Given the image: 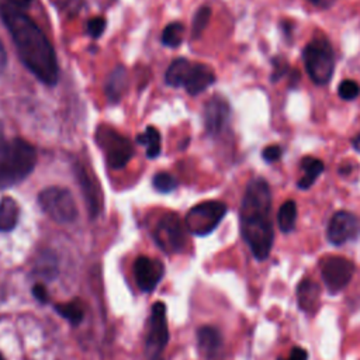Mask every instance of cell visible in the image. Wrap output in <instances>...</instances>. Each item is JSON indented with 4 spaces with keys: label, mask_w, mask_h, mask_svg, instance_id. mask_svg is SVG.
<instances>
[{
    "label": "cell",
    "mask_w": 360,
    "mask_h": 360,
    "mask_svg": "<svg viewBox=\"0 0 360 360\" xmlns=\"http://www.w3.org/2000/svg\"><path fill=\"white\" fill-rule=\"evenodd\" d=\"M183 34H184V25L179 21H173L163 28V32L160 37L162 44L169 48H177L183 41Z\"/></svg>",
    "instance_id": "23"
},
{
    "label": "cell",
    "mask_w": 360,
    "mask_h": 360,
    "mask_svg": "<svg viewBox=\"0 0 360 360\" xmlns=\"http://www.w3.org/2000/svg\"><path fill=\"white\" fill-rule=\"evenodd\" d=\"M307 1H309V3H312V4H318L321 0H307Z\"/></svg>",
    "instance_id": "38"
},
{
    "label": "cell",
    "mask_w": 360,
    "mask_h": 360,
    "mask_svg": "<svg viewBox=\"0 0 360 360\" xmlns=\"http://www.w3.org/2000/svg\"><path fill=\"white\" fill-rule=\"evenodd\" d=\"M6 3L21 10V8H27L31 4V0H6Z\"/></svg>",
    "instance_id": "35"
},
{
    "label": "cell",
    "mask_w": 360,
    "mask_h": 360,
    "mask_svg": "<svg viewBox=\"0 0 360 360\" xmlns=\"http://www.w3.org/2000/svg\"><path fill=\"white\" fill-rule=\"evenodd\" d=\"M204 128L211 136L219 135L228 125L231 117L229 103L221 96H212L204 107Z\"/></svg>",
    "instance_id": "14"
},
{
    "label": "cell",
    "mask_w": 360,
    "mask_h": 360,
    "mask_svg": "<svg viewBox=\"0 0 360 360\" xmlns=\"http://www.w3.org/2000/svg\"><path fill=\"white\" fill-rule=\"evenodd\" d=\"M353 146H354V149L357 152H360V134L353 139Z\"/></svg>",
    "instance_id": "37"
},
{
    "label": "cell",
    "mask_w": 360,
    "mask_h": 360,
    "mask_svg": "<svg viewBox=\"0 0 360 360\" xmlns=\"http://www.w3.org/2000/svg\"><path fill=\"white\" fill-rule=\"evenodd\" d=\"M278 360H283V359H278Z\"/></svg>",
    "instance_id": "40"
},
{
    "label": "cell",
    "mask_w": 360,
    "mask_h": 360,
    "mask_svg": "<svg viewBox=\"0 0 360 360\" xmlns=\"http://www.w3.org/2000/svg\"><path fill=\"white\" fill-rule=\"evenodd\" d=\"M53 1L69 14H76L83 4V0H53Z\"/></svg>",
    "instance_id": "30"
},
{
    "label": "cell",
    "mask_w": 360,
    "mask_h": 360,
    "mask_svg": "<svg viewBox=\"0 0 360 360\" xmlns=\"http://www.w3.org/2000/svg\"><path fill=\"white\" fill-rule=\"evenodd\" d=\"M32 294L39 302H46L48 301V292L42 284H35L32 287Z\"/></svg>",
    "instance_id": "33"
},
{
    "label": "cell",
    "mask_w": 360,
    "mask_h": 360,
    "mask_svg": "<svg viewBox=\"0 0 360 360\" xmlns=\"http://www.w3.org/2000/svg\"><path fill=\"white\" fill-rule=\"evenodd\" d=\"M240 233L257 260H266L271 252L274 231L271 222V191L262 177L252 179L243 193L239 211Z\"/></svg>",
    "instance_id": "2"
},
{
    "label": "cell",
    "mask_w": 360,
    "mask_h": 360,
    "mask_svg": "<svg viewBox=\"0 0 360 360\" xmlns=\"http://www.w3.org/2000/svg\"><path fill=\"white\" fill-rule=\"evenodd\" d=\"M8 142H10V141H7L6 134H4V125H3V122L0 121V152L8 145Z\"/></svg>",
    "instance_id": "36"
},
{
    "label": "cell",
    "mask_w": 360,
    "mask_h": 360,
    "mask_svg": "<svg viewBox=\"0 0 360 360\" xmlns=\"http://www.w3.org/2000/svg\"><path fill=\"white\" fill-rule=\"evenodd\" d=\"M301 167L304 170V176L298 180L297 186L301 190H307V188H309L315 183V180L323 172L325 165H323V162L321 159H316L314 156H305L301 160Z\"/></svg>",
    "instance_id": "19"
},
{
    "label": "cell",
    "mask_w": 360,
    "mask_h": 360,
    "mask_svg": "<svg viewBox=\"0 0 360 360\" xmlns=\"http://www.w3.org/2000/svg\"><path fill=\"white\" fill-rule=\"evenodd\" d=\"M0 17L22 65L46 86H55L59 79L58 59L44 31L24 11L7 3L0 4Z\"/></svg>",
    "instance_id": "1"
},
{
    "label": "cell",
    "mask_w": 360,
    "mask_h": 360,
    "mask_svg": "<svg viewBox=\"0 0 360 360\" xmlns=\"http://www.w3.org/2000/svg\"><path fill=\"white\" fill-rule=\"evenodd\" d=\"M165 82L172 87H184L188 94L197 96L215 82L214 70L204 63H193L186 58H176L165 73Z\"/></svg>",
    "instance_id": "4"
},
{
    "label": "cell",
    "mask_w": 360,
    "mask_h": 360,
    "mask_svg": "<svg viewBox=\"0 0 360 360\" xmlns=\"http://www.w3.org/2000/svg\"><path fill=\"white\" fill-rule=\"evenodd\" d=\"M226 214V205L222 201H202L190 208L184 218L186 229L197 236L211 233Z\"/></svg>",
    "instance_id": "8"
},
{
    "label": "cell",
    "mask_w": 360,
    "mask_h": 360,
    "mask_svg": "<svg viewBox=\"0 0 360 360\" xmlns=\"http://www.w3.org/2000/svg\"><path fill=\"white\" fill-rule=\"evenodd\" d=\"M35 163V148L22 138L11 139L0 152V190L10 188L28 177Z\"/></svg>",
    "instance_id": "3"
},
{
    "label": "cell",
    "mask_w": 360,
    "mask_h": 360,
    "mask_svg": "<svg viewBox=\"0 0 360 360\" xmlns=\"http://www.w3.org/2000/svg\"><path fill=\"white\" fill-rule=\"evenodd\" d=\"M297 222V204L292 200H287L281 204L277 212V224L281 232L288 233L295 228Z\"/></svg>",
    "instance_id": "22"
},
{
    "label": "cell",
    "mask_w": 360,
    "mask_h": 360,
    "mask_svg": "<svg viewBox=\"0 0 360 360\" xmlns=\"http://www.w3.org/2000/svg\"><path fill=\"white\" fill-rule=\"evenodd\" d=\"M152 184L159 193H170L177 187V180L167 172H159L155 174Z\"/></svg>",
    "instance_id": "26"
},
{
    "label": "cell",
    "mask_w": 360,
    "mask_h": 360,
    "mask_svg": "<svg viewBox=\"0 0 360 360\" xmlns=\"http://www.w3.org/2000/svg\"><path fill=\"white\" fill-rule=\"evenodd\" d=\"M297 300H298L300 308L304 312L314 315L318 311L321 304L319 285L311 278H302L297 287Z\"/></svg>",
    "instance_id": "16"
},
{
    "label": "cell",
    "mask_w": 360,
    "mask_h": 360,
    "mask_svg": "<svg viewBox=\"0 0 360 360\" xmlns=\"http://www.w3.org/2000/svg\"><path fill=\"white\" fill-rule=\"evenodd\" d=\"M354 274V263L343 256H329L321 262V277L330 294L342 291Z\"/></svg>",
    "instance_id": "11"
},
{
    "label": "cell",
    "mask_w": 360,
    "mask_h": 360,
    "mask_svg": "<svg viewBox=\"0 0 360 360\" xmlns=\"http://www.w3.org/2000/svg\"><path fill=\"white\" fill-rule=\"evenodd\" d=\"M169 340V329H167V318H166V307L163 302L158 301L152 307L146 335H145V349L146 354L150 360H158L163 353L166 343Z\"/></svg>",
    "instance_id": "10"
},
{
    "label": "cell",
    "mask_w": 360,
    "mask_h": 360,
    "mask_svg": "<svg viewBox=\"0 0 360 360\" xmlns=\"http://www.w3.org/2000/svg\"><path fill=\"white\" fill-rule=\"evenodd\" d=\"M105 18L103 17H93L86 24V32L93 38L97 39L105 30Z\"/></svg>",
    "instance_id": "28"
},
{
    "label": "cell",
    "mask_w": 360,
    "mask_h": 360,
    "mask_svg": "<svg viewBox=\"0 0 360 360\" xmlns=\"http://www.w3.org/2000/svg\"><path fill=\"white\" fill-rule=\"evenodd\" d=\"M42 211L58 224H70L77 218V207L72 193L63 187H46L38 194Z\"/></svg>",
    "instance_id": "7"
},
{
    "label": "cell",
    "mask_w": 360,
    "mask_h": 360,
    "mask_svg": "<svg viewBox=\"0 0 360 360\" xmlns=\"http://www.w3.org/2000/svg\"><path fill=\"white\" fill-rule=\"evenodd\" d=\"M357 233H359V221L356 215L345 210L335 212L326 228L328 240L336 246H340L354 239Z\"/></svg>",
    "instance_id": "13"
},
{
    "label": "cell",
    "mask_w": 360,
    "mask_h": 360,
    "mask_svg": "<svg viewBox=\"0 0 360 360\" xmlns=\"http://www.w3.org/2000/svg\"><path fill=\"white\" fill-rule=\"evenodd\" d=\"M75 174L82 190V194L86 200L89 214L91 218H96L103 208V194L97 177L93 174L91 169L80 160L75 163Z\"/></svg>",
    "instance_id": "12"
},
{
    "label": "cell",
    "mask_w": 360,
    "mask_h": 360,
    "mask_svg": "<svg viewBox=\"0 0 360 360\" xmlns=\"http://www.w3.org/2000/svg\"><path fill=\"white\" fill-rule=\"evenodd\" d=\"M136 142L143 145L146 148V156L149 159H155L159 156L162 143H160V134L155 127H146V129L142 134L136 135Z\"/></svg>",
    "instance_id": "21"
},
{
    "label": "cell",
    "mask_w": 360,
    "mask_h": 360,
    "mask_svg": "<svg viewBox=\"0 0 360 360\" xmlns=\"http://www.w3.org/2000/svg\"><path fill=\"white\" fill-rule=\"evenodd\" d=\"M128 87V73L121 65L115 66L105 82V96L110 103H118Z\"/></svg>",
    "instance_id": "18"
},
{
    "label": "cell",
    "mask_w": 360,
    "mask_h": 360,
    "mask_svg": "<svg viewBox=\"0 0 360 360\" xmlns=\"http://www.w3.org/2000/svg\"><path fill=\"white\" fill-rule=\"evenodd\" d=\"M281 156V148L278 145H269L263 149L262 152V158L267 162V163H273L276 160H278Z\"/></svg>",
    "instance_id": "29"
},
{
    "label": "cell",
    "mask_w": 360,
    "mask_h": 360,
    "mask_svg": "<svg viewBox=\"0 0 360 360\" xmlns=\"http://www.w3.org/2000/svg\"><path fill=\"white\" fill-rule=\"evenodd\" d=\"M20 217L18 204L11 197H3L0 201V232H8L15 228Z\"/></svg>",
    "instance_id": "20"
},
{
    "label": "cell",
    "mask_w": 360,
    "mask_h": 360,
    "mask_svg": "<svg viewBox=\"0 0 360 360\" xmlns=\"http://www.w3.org/2000/svg\"><path fill=\"white\" fill-rule=\"evenodd\" d=\"M197 342L200 353L205 359H214L222 347V336L214 326H201L197 332Z\"/></svg>",
    "instance_id": "17"
},
{
    "label": "cell",
    "mask_w": 360,
    "mask_h": 360,
    "mask_svg": "<svg viewBox=\"0 0 360 360\" xmlns=\"http://www.w3.org/2000/svg\"><path fill=\"white\" fill-rule=\"evenodd\" d=\"M287 70V65L284 62H278L273 59V72H271V82H277Z\"/></svg>",
    "instance_id": "31"
},
{
    "label": "cell",
    "mask_w": 360,
    "mask_h": 360,
    "mask_svg": "<svg viewBox=\"0 0 360 360\" xmlns=\"http://www.w3.org/2000/svg\"><path fill=\"white\" fill-rule=\"evenodd\" d=\"M302 59L309 79L323 86L330 82L335 70V53L328 38L315 37L302 49Z\"/></svg>",
    "instance_id": "5"
},
{
    "label": "cell",
    "mask_w": 360,
    "mask_h": 360,
    "mask_svg": "<svg viewBox=\"0 0 360 360\" xmlns=\"http://www.w3.org/2000/svg\"><path fill=\"white\" fill-rule=\"evenodd\" d=\"M287 360H308V353L305 349L295 346L292 347V350L290 352V356Z\"/></svg>",
    "instance_id": "32"
},
{
    "label": "cell",
    "mask_w": 360,
    "mask_h": 360,
    "mask_svg": "<svg viewBox=\"0 0 360 360\" xmlns=\"http://www.w3.org/2000/svg\"><path fill=\"white\" fill-rule=\"evenodd\" d=\"M6 66H7V52H6V49H4L3 42L0 41V76H1L3 72L6 70Z\"/></svg>",
    "instance_id": "34"
},
{
    "label": "cell",
    "mask_w": 360,
    "mask_h": 360,
    "mask_svg": "<svg viewBox=\"0 0 360 360\" xmlns=\"http://www.w3.org/2000/svg\"><path fill=\"white\" fill-rule=\"evenodd\" d=\"M0 360H6V359L3 357V354H1V353H0Z\"/></svg>",
    "instance_id": "39"
},
{
    "label": "cell",
    "mask_w": 360,
    "mask_h": 360,
    "mask_svg": "<svg viewBox=\"0 0 360 360\" xmlns=\"http://www.w3.org/2000/svg\"><path fill=\"white\" fill-rule=\"evenodd\" d=\"M153 239L167 253L181 252L186 246V226L174 212L163 214L155 225Z\"/></svg>",
    "instance_id": "9"
},
{
    "label": "cell",
    "mask_w": 360,
    "mask_h": 360,
    "mask_svg": "<svg viewBox=\"0 0 360 360\" xmlns=\"http://www.w3.org/2000/svg\"><path fill=\"white\" fill-rule=\"evenodd\" d=\"M210 17H211V8L210 7L202 6L197 10V13L194 14V18H193V25H191V37L194 39L198 38L202 34V31L208 25Z\"/></svg>",
    "instance_id": "25"
},
{
    "label": "cell",
    "mask_w": 360,
    "mask_h": 360,
    "mask_svg": "<svg viewBox=\"0 0 360 360\" xmlns=\"http://www.w3.org/2000/svg\"><path fill=\"white\" fill-rule=\"evenodd\" d=\"M55 309L59 312L60 316L68 319L72 325L80 323L83 316H84L83 307L77 301H70V302H65V304H56Z\"/></svg>",
    "instance_id": "24"
},
{
    "label": "cell",
    "mask_w": 360,
    "mask_h": 360,
    "mask_svg": "<svg viewBox=\"0 0 360 360\" xmlns=\"http://www.w3.org/2000/svg\"><path fill=\"white\" fill-rule=\"evenodd\" d=\"M165 273V267L160 260L150 259L148 256H139L134 262V276L138 287L149 292L155 290V287L159 284L162 276Z\"/></svg>",
    "instance_id": "15"
},
{
    "label": "cell",
    "mask_w": 360,
    "mask_h": 360,
    "mask_svg": "<svg viewBox=\"0 0 360 360\" xmlns=\"http://www.w3.org/2000/svg\"><path fill=\"white\" fill-rule=\"evenodd\" d=\"M338 93L343 100H354L360 93V86L354 80H343L338 87Z\"/></svg>",
    "instance_id": "27"
},
{
    "label": "cell",
    "mask_w": 360,
    "mask_h": 360,
    "mask_svg": "<svg viewBox=\"0 0 360 360\" xmlns=\"http://www.w3.org/2000/svg\"><path fill=\"white\" fill-rule=\"evenodd\" d=\"M96 143L105 155V160L112 169H122L134 156L131 141L111 127L100 125L94 134Z\"/></svg>",
    "instance_id": "6"
}]
</instances>
